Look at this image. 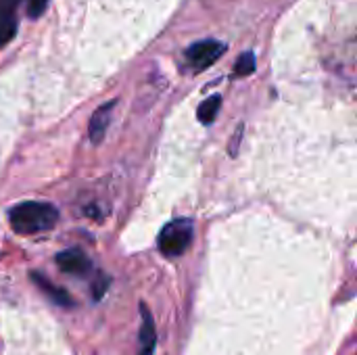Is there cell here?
<instances>
[{
	"label": "cell",
	"instance_id": "obj_4",
	"mask_svg": "<svg viewBox=\"0 0 357 355\" xmlns=\"http://www.w3.org/2000/svg\"><path fill=\"white\" fill-rule=\"evenodd\" d=\"M59 270L71 276H86L92 272V262L82 249H65L54 257Z\"/></svg>",
	"mask_w": 357,
	"mask_h": 355
},
{
	"label": "cell",
	"instance_id": "obj_10",
	"mask_svg": "<svg viewBox=\"0 0 357 355\" xmlns=\"http://www.w3.org/2000/svg\"><path fill=\"white\" fill-rule=\"evenodd\" d=\"M15 31H17V19L13 17V13L0 15V48L13 40Z\"/></svg>",
	"mask_w": 357,
	"mask_h": 355
},
{
	"label": "cell",
	"instance_id": "obj_3",
	"mask_svg": "<svg viewBox=\"0 0 357 355\" xmlns=\"http://www.w3.org/2000/svg\"><path fill=\"white\" fill-rule=\"evenodd\" d=\"M226 52V44L220 40H199L186 48V63L195 71H203L211 67Z\"/></svg>",
	"mask_w": 357,
	"mask_h": 355
},
{
	"label": "cell",
	"instance_id": "obj_5",
	"mask_svg": "<svg viewBox=\"0 0 357 355\" xmlns=\"http://www.w3.org/2000/svg\"><path fill=\"white\" fill-rule=\"evenodd\" d=\"M140 333H138V355H153L157 345V328L146 303H140Z\"/></svg>",
	"mask_w": 357,
	"mask_h": 355
},
{
	"label": "cell",
	"instance_id": "obj_2",
	"mask_svg": "<svg viewBox=\"0 0 357 355\" xmlns=\"http://www.w3.org/2000/svg\"><path fill=\"white\" fill-rule=\"evenodd\" d=\"M192 243V222L188 218H176L163 226L157 245L165 257H180Z\"/></svg>",
	"mask_w": 357,
	"mask_h": 355
},
{
	"label": "cell",
	"instance_id": "obj_11",
	"mask_svg": "<svg viewBox=\"0 0 357 355\" xmlns=\"http://www.w3.org/2000/svg\"><path fill=\"white\" fill-rule=\"evenodd\" d=\"M107 287H109V276L102 274V272H98L96 278H94V282H92V299L94 301L102 299V295L107 293Z\"/></svg>",
	"mask_w": 357,
	"mask_h": 355
},
{
	"label": "cell",
	"instance_id": "obj_1",
	"mask_svg": "<svg viewBox=\"0 0 357 355\" xmlns=\"http://www.w3.org/2000/svg\"><path fill=\"white\" fill-rule=\"evenodd\" d=\"M10 228L17 234H38L52 230L59 220V211L54 205L44 201H23L8 213Z\"/></svg>",
	"mask_w": 357,
	"mask_h": 355
},
{
	"label": "cell",
	"instance_id": "obj_13",
	"mask_svg": "<svg viewBox=\"0 0 357 355\" xmlns=\"http://www.w3.org/2000/svg\"><path fill=\"white\" fill-rule=\"evenodd\" d=\"M241 138H243V126H238V130H236V134H234V140H232V146H230V155H232V157L236 155V144L241 142Z\"/></svg>",
	"mask_w": 357,
	"mask_h": 355
},
{
	"label": "cell",
	"instance_id": "obj_7",
	"mask_svg": "<svg viewBox=\"0 0 357 355\" xmlns=\"http://www.w3.org/2000/svg\"><path fill=\"white\" fill-rule=\"evenodd\" d=\"M29 278L33 280V285L46 295V297H50L56 305H61V308H73L75 305V301H73V297L65 291V289H61V287H56L52 280H48L44 274H40V272H31L29 274Z\"/></svg>",
	"mask_w": 357,
	"mask_h": 355
},
{
	"label": "cell",
	"instance_id": "obj_6",
	"mask_svg": "<svg viewBox=\"0 0 357 355\" xmlns=\"http://www.w3.org/2000/svg\"><path fill=\"white\" fill-rule=\"evenodd\" d=\"M115 105H117L115 100H107L105 105H100V107L92 113V117H90V121H88V136H90V142H92V144L102 142V138H105V134H107V128H109V123H111V115H113Z\"/></svg>",
	"mask_w": 357,
	"mask_h": 355
},
{
	"label": "cell",
	"instance_id": "obj_12",
	"mask_svg": "<svg viewBox=\"0 0 357 355\" xmlns=\"http://www.w3.org/2000/svg\"><path fill=\"white\" fill-rule=\"evenodd\" d=\"M46 6H48V0H29L27 2V15L31 19H38V17H42Z\"/></svg>",
	"mask_w": 357,
	"mask_h": 355
},
{
	"label": "cell",
	"instance_id": "obj_9",
	"mask_svg": "<svg viewBox=\"0 0 357 355\" xmlns=\"http://www.w3.org/2000/svg\"><path fill=\"white\" fill-rule=\"evenodd\" d=\"M255 65H257L255 54L251 50H247V52H243L236 59V63H234V75L236 77H247V75H251L255 71Z\"/></svg>",
	"mask_w": 357,
	"mask_h": 355
},
{
	"label": "cell",
	"instance_id": "obj_8",
	"mask_svg": "<svg viewBox=\"0 0 357 355\" xmlns=\"http://www.w3.org/2000/svg\"><path fill=\"white\" fill-rule=\"evenodd\" d=\"M220 107H222V96H220V94L207 96V98L199 105V109H197V117H199V121H201L203 126L213 123V121H215V117H218V113H220Z\"/></svg>",
	"mask_w": 357,
	"mask_h": 355
}]
</instances>
